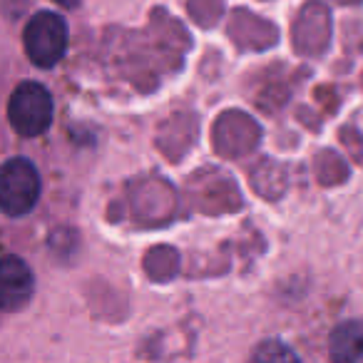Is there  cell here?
<instances>
[{"label":"cell","instance_id":"5","mask_svg":"<svg viewBox=\"0 0 363 363\" xmlns=\"http://www.w3.org/2000/svg\"><path fill=\"white\" fill-rule=\"evenodd\" d=\"M331 356L336 361H363V321H346L333 328Z\"/></svg>","mask_w":363,"mask_h":363},{"label":"cell","instance_id":"1","mask_svg":"<svg viewBox=\"0 0 363 363\" xmlns=\"http://www.w3.org/2000/svg\"><path fill=\"white\" fill-rule=\"evenodd\" d=\"M23 45L33 65L52 67L67 50V23L52 11H40L28 21L23 30Z\"/></svg>","mask_w":363,"mask_h":363},{"label":"cell","instance_id":"4","mask_svg":"<svg viewBox=\"0 0 363 363\" xmlns=\"http://www.w3.org/2000/svg\"><path fill=\"white\" fill-rule=\"evenodd\" d=\"M35 291L33 272L21 257H6L0 264V303L3 311H21Z\"/></svg>","mask_w":363,"mask_h":363},{"label":"cell","instance_id":"3","mask_svg":"<svg viewBox=\"0 0 363 363\" xmlns=\"http://www.w3.org/2000/svg\"><path fill=\"white\" fill-rule=\"evenodd\" d=\"M40 199V174L26 157H11L0 174V207L8 217H23Z\"/></svg>","mask_w":363,"mask_h":363},{"label":"cell","instance_id":"7","mask_svg":"<svg viewBox=\"0 0 363 363\" xmlns=\"http://www.w3.org/2000/svg\"><path fill=\"white\" fill-rule=\"evenodd\" d=\"M57 6H62V8H67V11H72V8H77L82 3V0H55Z\"/></svg>","mask_w":363,"mask_h":363},{"label":"cell","instance_id":"6","mask_svg":"<svg viewBox=\"0 0 363 363\" xmlns=\"http://www.w3.org/2000/svg\"><path fill=\"white\" fill-rule=\"evenodd\" d=\"M257 358H262V361H281V358H296V353L284 346V343L269 341V343H264V348L257 351Z\"/></svg>","mask_w":363,"mask_h":363},{"label":"cell","instance_id":"2","mask_svg":"<svg viewBox=\"0 0 363 363\" xmlns=\"http://www.w3.org/2000/svg\"><path fill=\"white\" fill-rule=\"evenodd\" d=\"M8 120L23 137H38L52 122V97L40 82H21L8 102Z\"/></svg>","mask_w":363,"mask_h":363}]
</instances>
